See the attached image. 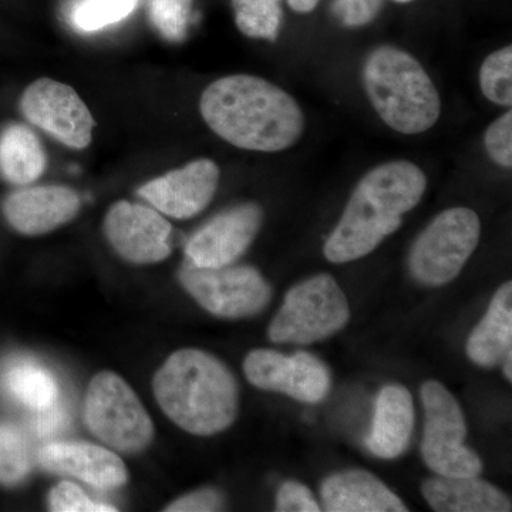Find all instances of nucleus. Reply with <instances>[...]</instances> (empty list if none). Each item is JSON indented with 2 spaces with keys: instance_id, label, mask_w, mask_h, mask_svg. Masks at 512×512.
I'll list each match as a JSON object with an SVG mask.
<instances>
[{
  "instance_id": "obj_34",
  "label": "nucleus",
  "mask_w": 512,
  "mask_h": 512,
  "mask_svg": "<svg viewBox=\"0 0 512 512\" xmlns=\"http://www.w3.org/2000/svg\"><path fill=\"white\" fill-rule=\"evenodd\" d=\"M394 2H397V3H410V2H413V0H394Z\"/></svg>"
},
{
  "instance_id": "obj_28",
  "label": "nucleus",
  "mask_w": 512,
  "mask_h": 512,
  "mask_svg": "<svg viewBox=\"0 0 512 512\" xmlns=\"http://www.w3.org/2000/svg\"><path fill=\"white\" fill-rule=\"evenodd\" d=\"M49 504L52 511L57 512H114L116 508L111 505L96 503L90 500L82 488L76 484L63 481L56 485L49 495Z\"/></svg>"
},
{
  "instance_id": "obj_24",
  "label": "nucleus",
  "mask_w": 512,
  "mask_h": 512,
  "mask_svg": "<svg viewBox=\"0 0 512 512\" xmlns=\"http://www.w3.org/2000/svg\"><path fill=\"white\" fill-rule=\"evenodd\" d=\"M232 8L241 33L275 42L282 25L281 0H232Z\"/></svg>"
},
{
  "instance_id": "obj_17",
  "label": "nucleus",
  "mask_w": 512,
  "mask_h": 512,
  "mask_svg": "<svg viewBox=\"0 0 512 512\" xmlns=\"http://www.w3.org/2000/svg\"><path fill=\"white\" fill-rule=\"evenodd\" d=\"M414 427L412 394L406 387L390 384L377 396L372 430L366 446L383 460L397 458L409 446Z\"/></svg>"
},
{
  "instance_id": "obj_2",
  "label": "nucleus",
  "mask_w": 512,
  "mask_h": 512,
  "mask_svg": "<svg viewBox=\"0 0 512 512\" xmlns=\"http://www.w3.org/2000/svg\"><path fill=\"white\" fill-rule=\"evenodd\" d=\"M427 188L426 174L410 161L377 165L357 184L338 227L325 244L333 264L356 261L375 251L383 239L402 227Z\"/></svg>"
},
{
  "instance_id": "obj_8",
  "label": "nucleus",
  "mask_w": 512,
  "mask_h": 512,
  "mask_svg": "<svg viewBox=\"0 0 512 512\" xmlns=\"http://www.w3.org/2000/svg\"><path fill=\"white\" fill-rule=\"evenodd\" d=\"M426 412L421 453L434 473L444 477H478L483 471L481 458L464 446L467 436L463 410L453 394L439 382L421 387Z\"/></svg>"
},
{
  "instance_id": "obj_5",
  "label": "nucleus",
  "mask_w": 512,
  "mask_h": 512,
  "mask_svg": "<svg viewBox=\"0 0 512 512\" xmlns=\"http://www.w3.org/2000/svg\"><path fill=\"white\" fill-rule=\"evenodd\" d=\"M349 318L348 299L338 282L320 274L289 289L268 335L274 343L311 345L338 333Z\"/></svg>"
},
{
  "instance_id": "obj_20",
  "label": "nucleus",
  "mask_w": 512,
  "mask_h": 512,
  "mask_svg": "<svg viewBox=\"0 0 512 512\" xmlns=\"http://www.w3.org/2000/svg\"><path fill=\"white\" fill-rule=\"evenodd\" d=\"M512 353V284L495 293L483 320L467 342V355L481 367H494Z\"/></svg>"
},
{
  "instance_id": "obj_3",
  "label": "nucleus",
  "mask_w": 512,
  "mask_h": 512,
  "mask_svg": "<svg viewBox=\"0 0 512 512\" xmlns=\"http://www.w3.org/2000/svg\"><path fill=\"white\" fill-rule=\"evenodd\" d=\"M163 412L195 436L227 430L238 413V384L227 366L198 349L168 357L153 380Z\"/></svg>"
},
{
  "instance_id": "obj_1",
  "label": "nucleus",
  "mask_w": 512,
  "mask_h": 512,
  "mask_svg": "<svg viewBox=\"0 0 512 512\" xmlns=\"http://www.w3.org/2000/svg\"><path fill=\"white\" fill-rule=\"evenodd\" d=\"M205 123L242 150L278 153L301 138L305 119L291 94L261 77L232 74L202 93Z\"/></svg>"
},
{
  "instance_id": "obj_26",
  "label": "nucleus",
  "mask_w": 512,
  "mask_h": 512,
  "mask_svg": "<svg viewBox=\"0 0 512 512\" xmlns=\"http://www.w3.org/2000/svg\"><path fill=\"white\" fill-rule=\"evenodd\" d=\"M481 92L491 103L510 107L512 104V49L504 47L491 53L480 70Z\"/></svg>"
},
{
  "instance_id": "obj_11",
  "label": "nucleus",
  "mask_w": 512,
  "mask_h": 512,
  "mask_svg": "<svg viewBox=\"0 0 512 512\" xmlns=\"http://www.w3.org/2000/svg\"><path fill=\"white\" fill-rule=\"evenodd\" d=\"M244 372L259 389L284 393L303 403L322 402L330 389L328 367L308 352L286 356L275 350H254L245 357Z\"/></svg>"
},
{
  "instance_id": "obj_19",
  "label": "nucleus",
  "mask_w": 512,
  "mask_h": 512,
  "mask_svg": "<svg viewBox=\"0 0 512 512\" xmlns=\"http://www.w3.org/2000/svg\"><path fill=\"white\" fill-rule=\"evenodd\" d=\"M423 495L430 507L439 512L511 511L507 495L477 477L430 478L423 484Z\"/></svg>"
},
{
  "instance_id": "obj_21",
  "label": "nucleus",
  "mask_w": 512,
  "mask_h": 512,
  "mask_svg": "<svg viewBox=\"0 0 512 512\" xmlns=\"http://www.w3.org/2000/svg\"><path fill=\"white\" fill-rule=\"evenodd\" d=\"M0 387L13 402L39 414L59 406V384L55 376L28 359L10 362L0 375Z\"/></svg>"
},
{
  "instance_id": "obj_25",
  "label": "nucleus",
  "mask_w": 512,
  "mask_h": 512,
  "mask_svg": "<svg viewBox=\"0 0 512 512\" xmlns=\"http://www.w3.org/2000/svg\"><path fill=\"white\" fill-rule=\"evenodd\" d=\"M32 468V451L25 433L8 423H0V483L18 484Z\"/></svg>"
},
{
  "instance_id": "obj_32",
  "label": "nucleus",
  "mask_w": 512,
  "mask_h": 512,
  "mask_svg": "<svg viewBox=\"0 0 512 512\" xmlns=\"http://www.w3.org/2000/svg\"><path fill=\"white\" fill-rule=\"evenodd\" d=\"M288 3L295 12L309 13L318 6L319 0H288Z\"/></svg>"
},
{
  "instance_id": "obj_13",
  "label": "nucleus",
  "mask_w": 512,
  "mask_h": 512,
  "mask_svg": "<svg viewBox=\"0 0 512 512\" xmlns=\"http://www.w3.org/2000/svg\"><path fill=\"white\" fill-rule=\"evenodd\" d=\"M264 212L254 202L221 212L187 242L188 262L201 268H222L238 261L254 242Z\"/></svg>"
},
{
  "instance_id": "obj_18",
  "label": "nucleus",
  "mask_w": 512,
  "mask_h": 512,
  "mask_svg": "<svg viewBox=\"0 0 512 512\" xmlns=\"http://www.w3.org/2000/svg\"><path fill=\"white\" fill-rule=\"evenodd\" d=\"M323 505L329 512H406L403 501L373 474L343 471L322 484Z\"/></svg>"
},
{
  "instance_id": "obj_31",
  "label": "nucleus",
  "mask_w": 512,
  "mask_h": 512,
  "mask_svg": "<svg viewBox=\"0 0 512 512\" xmlns=\"http://www.w3.org/2000/svg\"><path fill=\"white\" fill-rule=\"evenodd\" d=\"M224 497L217 490L204 488V490L195 491L184 497L178 498L170 507L168 512H212L222 510Z\"/></svg>"
},
{
  "instance_id": "obj_6",
  "label": "nucleus",
  "mask_w": 512,
  "mask_h": 512,
  "mask_svg": "<svg viewBox=\"0 0 512 512\" xmlns=\"http://www.w3.org/2000/svg\"><path fill=\"white\" fill-rule=\"evenodd\" d=\"M84 420L94 436L120 453H140L153 441V421L136 392L107 370L89 384Z\"/></svg>"
},
{
  "instance_id": "obj_7",
  "label": "nucleus",
  "mask_w": 512,
  "mask_h": 512,
  "mask_svg": "<svg viewBox=\"0 0 512 512\" xmlns=\"http://www.w3.org/2000/svg\"><path fill=\"white\" fill-rule=\"evenodd\" d=\"M480 235V218L470 208L441 212L414 242L409 261L412 275L423 285L448 284L476 251Z\"/></svg>"
},
{
  "instance_id": "obj_23",
  "label": "nucleus",
  "mask_w": 512,
  "mask_h": 512,
  "mask_svg": "<svg viewBox=\"0 0 512 512\" xmlns=\"http://www.w3.org/2000/svg\"><path fill=\"white\" fill-rule=\"evenodd\" d=\"M140 0H70L67 20L79 32L93 33L117 25L137 9Z\"/></svg>"
},
{
  "instance_id": "obj_22",
  "label": "nucleus",
  "mask_w": 512,
  "mask_h": 512,
  "mask_svg": "<svg viewBox=\"0 0 512 512\" xmlns=\"http://www.w3.org/2000/svg\"><path fill=\"white\" fill-rule=\"evenodd\" d=\"M47 156L35 131L10 124L0 134V171L9 183L29 185L45 173Z\"/></svg>"
},
{
  "instance_id": "obj_10",
  "label": "nucleus",
  "mask_w": 512,
  "mask_h": 512,
  "mask_svg": "<svg viewBox=\"0 0 512 512\" xmlns=\"http://www.w3.org/2000/svg\"><path fill=\"white\" fill-rule=\"evenodd\" d=\"M23 116L66 147L83 150L92 143L94 120L79 94L67 84L39 79L20 100Z\"/></svg>"
},
{
  "instance_id": "obj_4",
  "label": "nucleus",
  "mask_w": 512,
  "mask_h": 512,
  "mask_svg": "<svg viewBox=\"0 0 512 512\" xmlns=\"http://www.w3.org/2000/svg\"><path fill=\"white\" fill-rule=\"evenodd\" d=\"M363 82L373 109L397 133H424L439 120L436 86L419 60L399 47L373 50L363 69Z\"/></svg>"
},
{
  "instance_id": "obj_12",
  "label": "nucleus",
  "mask_w": 512,
  "mask_h": 512,
  "mask_svg": "<svg viewBox=\"0 0 512 512\" xmlns=\"http://www.w3.org/2000/svg\"><path fill=\"white\" fill-rule=\"evenodd\" d=\"M170 222L146 205L119 201L104 218V234L114 251L131 264L164 261L171 254Z\"/></svg>"
},
{
  "instance_id": "obj_29",
  "label": "nucleus",
  "mask_w": 512,
  "mask_h": 512,
  "mask_svg": "<svg viewBox=\"0 0 512 512\" xmlns=\"http://www.w3.org/2000/svg\"><path fill=\"white\" fill-rule=\"evenodd\" d=\"M485 148L491 160L501 167L511 168L512 165V113L508 111L503 117L495 120L484 137Z\"/></svg>"
},
{
  "instance_id": "obj_27",
  "label": "nucleus",
  "mask_w": 512,
  "mask_h": 512,
  "mask_svg": "<svg viewBox=\"0 0 512 512\" xmlns=\"http://www.w3.org/2000/svg\"><path fill=\"white\" fill-rule=\"evenodd\" d=\"M194 0H147L150 22L164 39L183 42L190 26Z\"/></svg>"
},
{
  "instance_id": "obj_14",
  "label": "nucleus",
  "mask_w": 512,
  "mask_h": 512,
  "mask_svg": "<svg viewBox=\"0 0 512 512\" xmlns=\"http://www.w3.org/2000/svg\"><path fill=\"white\" fill-rule=\"evenodd\" d=\"M220 175V168L214 161L200 158L148 181L137 192L158 212L177 220H188L210 205Z\"/></svg>"
},
{
  "instance_id": "obj_9",
  "label": "nucleus",
  "mask_w": 512,
  "mask_h": 512,
  "mask_svg": "<svg viewBox=\"0 0 512 512\" xmlns=\"http://www.w3.org/2000/svg\"><path fill=\"white\" fill-rule=\"evenodd\" d=\"M178 278L205 311L221 318L256 315L271 301V286L252 266L201 268L187 261Z\"/></svg>"
},
{
  "instance_id": "obj_15",
  "label": "nucleus",
  "mask_w": 512,
  "mask_h": 512,
  "mask_svg": "<svg viewBox=\"0 0 512 512\" xmlns=\"http://www.w3.org/2000/svg\"><path fill=\"white\" fill-rule=\"evenodd\" d=\"M79 194L62 185H40L13 192L3 205L6 220L23 235H45L79 214Z\"/></svg>"
},
{
  "instance_id": "obj_16",
  "label": "nucleus",
  "mask_w": 512,
  "mask_h": 512,
  "mask_svg": "<svg viewBox=\"0 0 512 512\" xmlns=\"http://www.w3.org/2000/svg\"><path fill=\"white\" fill-rule=\"evenodd\" d=\"M37 463L50 473L79 478L84 483L113 490L127 483V468L113 451L89 443L55 441L40 448Z\"/></svg>"
},
{
  "instance_id": "obj_33",
  "label": "nucleus",
  "mask_w": 512,
  "mask_h": 512,
  "mask_svg": "<svg viewBox=\"0 0 512 512\" xmlns=\"http://www.w3.org/2000/svg\"><path fill=\"white\" fill-rule=\"evenodd\" d=\"M363 2L367 3L376 13H379L380 8H382L383 0H363Z\"/></svg>"
},
{
  "instance_id": "obj_30",
  "label": "nucleus",
  "mask_w": 512,
  "mask_h": 512,
  "mask_svg": "<svg viewBox=\"0 0 512 512\" xmlns=\"http://www.w3.org/2000/svg\"><path fill=\"white\" fill-rule=\"evenodd\" d=\"M276 511L319 512L320 507L308 487L296 481H288L279 488L276 495Z\"/></svg>"
}]
</instances>
